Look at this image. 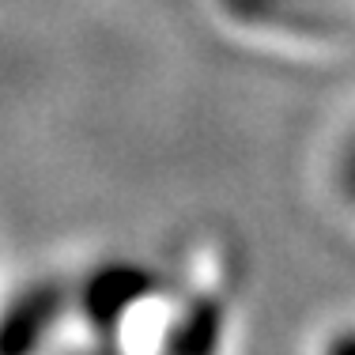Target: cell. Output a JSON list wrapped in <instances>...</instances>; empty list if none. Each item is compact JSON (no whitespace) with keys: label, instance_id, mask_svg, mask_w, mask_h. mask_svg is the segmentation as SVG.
Returning a JSON list of instances; mask_svg holds the SVG:
<instances>
[{"label":"cell","instance_id":"3957f363","mask_svg":"<svg viewBox=\"0 0 355 355\" xmlns=\"http://www.w3.org/2000/svg\"><path fill=\"white\" fill-rule=\"evenodd\" d=\"M57 302H61V295L49 291V287H38V291H31L23 302H15L12 314L0 325V355H27L35 348L38 325H46V321L53 318Z\"/></svg>","mask_w":355,"mask_h":355},{"label":"cell","instance_id":"6da1fadb","mask_svg":"<svg viewBox=\"0 0 355 355\" xmlns=\"http://www.w3.org/2000/svg\"><path fill=\"white\" fill-rule=\"evenodd\" d=\"M223 19L272 53L336 64L355 53V0H216Z\"/></svg>","mask_w":355,"mask_h":355},{"label":"cell","instance_id":"7a4b0ae2","mask_svg":"<svg viewBox=\"0 0 355 355\" xmlns=\"http://www.w3.org/2000/svg\"><path fill=\"white\" fill-rule=\"evenodd\" d=\"M321 174H325V189L336 200V208L355 219V106L333 125Z\"/></svg>","mask_w":355,"mask_h":355}]
</instances>
